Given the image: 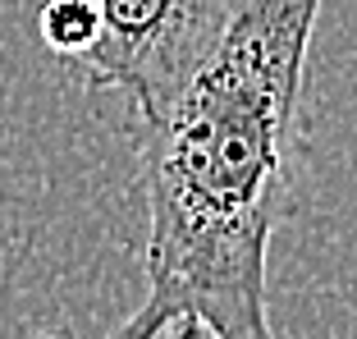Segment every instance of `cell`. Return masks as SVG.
Instances as JSON below:
<instances>
[{
    "instance_id": "cell-4",
    "label": "cell",
    "mask_w": 357,
    "mask_h": 339,
    "mask_svg": "<svg viewBox=\"0 0 357 339\" xmlns=\"http://www.w3.org/2000/svg\"><path fill=\"white\" fill-rule=\"evenodd\" d=\"M169 339H215V330L197 317H178L174 326H169Z\"/></svg>"
},
{
    "instance_id": "cell-2",
    "label": "cell",
    "mask_w": 357,
    "mask_h": 339,
    "mask_svg": "<svg viewBox=\"0 0 357 339\" xmlns=\"http://www.w3.org/2000/svg\"><path fill=\"white\" fill-rule=\"evenodd\" d=\"M243 0H96L101 28L74 69L92 92H119L137 124L169 115L215 55Z\"/></svg>"
},
{
    "instance_id": "cell-1",
    "label": "cell",
    "mask_w": 357,
    "mask_h": 339,
    "mask_svg": "<svg viewBox=\"0 0 357 339\" xmlns=\"http://www.w3.org/2000/svg\"><path fill=\"white\" fill-rule=\"evenodd\" d=\"M321 5L243 0L169 115L133 128L147 193V294L101 339H160L178 317L206 321L215 339H280L271 234L294 188Z\"/></svg>"
},
{
    "instance_id": "cell-3",
    "label": "cell",
    "mask_w": 357,
    "mask_h": 339,
    "mask_svg": "<svg viewBox=\"0 0 357 339\" xmlns=\"http://www.w3.org/2000/svg\"><path fill=\"white\" fill-rule=\"evenodd\" d=\"M96 28H101V10L96 0H46L42 14H37V32L42 42L51 46L60 60H74L87 46L96 42Z\"/></svg>"
}]
</instances>
